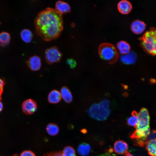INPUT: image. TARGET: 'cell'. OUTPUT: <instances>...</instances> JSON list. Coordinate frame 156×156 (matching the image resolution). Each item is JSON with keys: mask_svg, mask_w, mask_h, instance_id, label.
I'll return each instance as SVG.
<instances>
[{"mask_svg": "<svg viewBox=\"0 0 156 156\" xmlns=\"http://www.w3.org/2000/svg\"><path fill=\"white\" fill-rule=\"evenodd\" d=\"M62 97L60 92L56 90L51 91L48 96V102L51 104H56L61 100Z\"/></svg>", "mask_w": 156, "mask_h": 156, "instance_id": "14", "label": "cell"}, {"mask_svg": "<svg viewBox=\"0 0 156 156\" xmlns=\"http://www.w3.org/2000/svg\"><path fill=\"white\" fill-rule=\"evenodd\" d=\"M62 56V53L56 47L49 48L46 49L45 51V59L49 64L59 62Z\"/></svg>", "mask_w": 156, "mask_h": 156, "instance_id": "6", "label": "cell"}, {"mask_svg": "<svg viewBox=\"0 0 156 156\" xmlns=\"http://www.w3.org/2000/svg\"><path fill=\"white\" fill-rule=\"evenodd\" d=\"M114 149L115 153L119 155H124L128 152V146L125 142L120 140L115 142L114 144Z\"/></svg>", "mask_w": 156, "mask_h": 156, "instance_id": "8", "label": "cell"}, {"mask_svg": "<svg viewBox=\"0 0 156 156\" xmlns=\"http://www.w3.org/2000/svg\"><path fill=\"white\" fill-rule=\"evenodd\" d=\"M116 46L121 54L126 55L130 52V46L129 44L125 41L122 40L119 42L117 43Z\"/></svg>", "mask_w": 156, "mask_h": 156, "instance_id": "15", "label": "cell"}, {"mask_svg": "<svg viewBox=\"0 0 156 156\" xmlns=\"http://www.w3.org/2000/svg\"><path fill=\"white\" fill-rule=\"evenodd\" d=\"M146 25L143 21L137 20L132 23L131 29L134 33L138 34L143 32L146 28Z\"/></svg>", "mask_w": 156, "mask_h": 156, "instance_id": "11", "label": "cell"}, {"mask_svg": "<svg viewBox=\"0 0 156 156\" xmlns=\"http://www.w3.org/2000/svg\"><path fill=\"white\" fill-rule=\"evenodd\" d=\"M138 116L139 122L130 137L134 140L135 145L143 147L145 145L150 133V117L148 110L144 108L140 110Z\"/></svg>", "mask_w": 156, "mask_h": 156, "instance_id": "2", "label": "cell"}, {"mask_svg": "<svg viewBox=\"0 0 156 156\" xmlns=\"http://www.w3.org/2000/svg\"><path fill=\"white\" fill-rule=\"evenodd\" d=\"M140 44L147 53L156 55V27H151L139 38Z\"/></svg>", "mask_w": 156, "mask_h": 156, "instance_id": "4", "label": "cell"}, {"mask_svg": "<svg viewBox=\"0 0 156 156\" xmlns=\"http://www.w3.org/2000/svg\"><path fill=\"white\" fill-rule=\"evenodd\" d=\"M55 9L62 15L70 12L71 8L67 3L61 0H58L56 2Z\"/></svg>", "mask_w": 156, "mask_h": 156, "instance_id": "12", "label": "cell"}, {"mask_svg": "<svg viewBox=\"0 0 156 156\" xmlns=\"http://www.w3.org/2000/svg\"><path fill=\"white\" fill-rule=\"evenodd\" d=\"M3 105L2 103L0 100V113L2 111L3 108Z\"/></svg>", "mask_w": 156, "mask_h": 156, "instance_id": "28", "label": "cell"}, {"mask_svg": "<svg viewBox=\"0 0 156 156\" xmlns=\"http://www.w3.org/2000/svg\"><path fill=\"white\" fill-rule=\"evenodd\" d=\"M125 156H133L131 154L128 152Z\"/></svg>", "mask_w": 156, "mask_h": 156, "instance_id": "29", "label": "cell"}, {"mask_svg": "<svg viewBox=\"0 0 156 156\" xmlns=\"http://www.w3.org/2000/svg\"><path fill=\"white\" fill-rule=\"evenodd\" d=\"M139 120L138 113L134 111L132 113L131 116L128 118L127 123L129 125L135 128L138 123Z\"/></svg>", "mask_w": 156, "mask_h": 156, "instance_id": "21", "label": "cell"}, {"mask_svg": "<svg viewBox=\"0 0 156 156\" xmlns=\"http://www.w3.org/2000/svg\"><path fill=\"white\" fill-rule=\"evenodd\" d=\"M91 151V147L88 144L82 143L78 146L77 151L78 153L82 156H87L90 153Z\"/></svg>", "mask_w": 156, "mask_h": 156, "instance_id": "17", "label": "cell"}, {"mask_svg": "<svg viewBox=\"0 0 156 156\" xmlns=\"http://www.w3.org/2000/svg\"><path fill=\"white\" fill-rule=\"evenodd\" d=\"M21 39L24 42L29 43L30 42L33 38V34L30 30L27 29L23 30L21 32Z\"/></svg>", "mask_w": 156, "mask_h": 156, "instance_id": "20", "label": "cell"}, {"mask_svg": "<svg viewBox=\"0 0 156 156\" xmlns=\"http://www.w3.org/2000/svg\"><path fill=\"white\" fill-rule=\"evenodd\" d=\"M62 153L63 156H76L75 150L70 146L65 147Z\"/></svg>", "mask_w": 156, "mask_h": 156, "instance_id": "23", "label": "cell"}, {"mask_svg": "<svg viewBox=\"0 0 156 156\" xmlns=\"http://www.w3.org/2000/svg\"><path fill=\"white\" fill-rule=\"evenodd\" d=\"M60 94L62 97L67 103H70L72 101L73 96L70 90L66 86L63 87L61 89Z\"/></svg>", "mask_w": 156, "mask_h": 156, "instance_id": "16", "label": "cell"}, {"mask_svg": "<svg viewBox=\"0 0 156 156\" xmlns=\"http://www.w3.org/2000/svg\"><path fill=\"white\" fill-rule=\"evenodd\" d=\"M23 112L27 115L34 114L37 109V105L36 102L31 99H28L24 101L21 105Z\"/></svg>", "mask_w": 156, "mask_h": 156, "instance_id": "7", "label": "cell"}, {"mask_svg": "<svg viewBox=\"0 0 156 156\" xmlns=\"http://www.w3.org/2000/svg\"><path fill=\"white\" fill-rule=\"evenodd\" d=\"M110 112L109 102L107 99L93 104L88 111L91 118L100 121L106 120L109 116Z\"/></svg>", "mask_w": 156, "mask_h": 156, "instance_id": "3", "label": "cell"}, {"mask_svg": "<svg viewBox=\"0 0 156 156\" xmlns=\"http://www.w3.org/2000/svg\"><path fill=\"white\" fill-rule=\"evenodd\" d=\"M34 24L36 33L43 39L47 41L54 40L63 29L62 15L54 9L47 8L38 14Z\"/></svg>", "mask_w": 156, "mask_h": 156, "instance_id": "1", "label": "cell"}, {"mask_svg": "<svg viewBox=\"0 0 156 156\" xmlns=\"http://www.w3.org/2000/svg\"><path fill=\"white\" fill-rule=\"evenodd\" d=\"M27 63L28 67L31 70L36 71L39 70L41 67V59L39 56L35 55L29 58Z\"/></svg>", "mask_w": 156, "mask_h": 156, "instance_id": "9", "label": "cell"}, {"mask_svg": "<svg viewBox=\"0 0 156 156\" xmlns=\"http://www.w3.org/2000/svg\"><path fill=\"white\" fill-rule=\"evenodd\" d=\"M98 52L100 57L110 64L115 62L119 57V54L115 46L112 44L104 42L101 44Z\"/></svg>", "mask_w": 156, "mask_h": 156, "instance_id": "5", "label": "cell"}, {"mask_svg": "<svg viewBox=\"0 0 156 156\" xmlns=\"http://www.w3.org/2000/svg\"><path fill=\"white\" fill-rule=\"evenodd\" d=\"M117 8L120 13L123 14H127L131 11L132 6L129 1L127 0H122L118 3Z\"/></svg>", "mask_w": 156, "mask_h": 156, "instance_id": "10", "label": "cell"}, {"mask_svg": "<svg viewBox=\"0 0 156 156\" xmlns=\"http://www.w3.org/2000/svg\"><path fill=\"white\" fill-rule=\"evenodd\" d=\"M43 156H63L61 151H51L43 155Z\"/></svg>", "mask_w": 156, "mask_h": 156, "instance_id": "24", "label": "cell"}, {"mask_svg": "<svg viewBox=\"0 0 156 156\" xmlns=\"http://www.w3.org/2000/svg\"><path fill=\"white\" fill-rule=\"evenodd\" d=\"M136 56L134 53H129L121 57V61L123 63L129 64H134L135 62Z\"/></svg>", "mask_w": 156, "mask_h": 156, "instance_id": "18", "label": "cell"}, {"mask_svg": "<svg viewBox=\"0 0 156 156\" xmlns=\"http://www.w3.org/2000/svg\"><path fill=\"white\" fill-rule=\"evenodd\" d=\"M107 156H116V155H115L114 154H112L111 153Z\"/></svg>", "mask_w": 156, "mask_h": 156, "instance_id": "30", "label": "cell"}, {"mask_svg": "<svg viewBox=\"0 0 156 156\" xmlns=\"http://www.w3.org/2000/svg\"><path fill=\"white\" fill-rule=\"evenodd\" d=\"M46 129L48 134L51 136L57 135L59 131V127L54 123L48 124L46 126Z\"/></svg>", "mask_w": 156, "mask_h": 156, "instance_id": "19", "label": "cell"}, {"mask_svg": "<svg viewBox=\"0 0 156 156\" xmlns=\"http://www.w3.org/2000/svg\"><path fill=\"white\" fill-rule=\"evenodd\" d=\"M10 37L9 33L6 32H2L0 33V44L5 46L10 42Z\"/></svg>", "mask_w": 156, "mask_h": 156, "instance_id": "22", "label": "cell"}, {"mask_svg": "<svg viewBox=\"0 0 156 156\" xmlns=\"http://www.w3.org/2000/svg\"><path fill=\"white\" fill-rule=\"evenodd\" d=\"M20 156H36L35 154L32 151L30 150H25L23 151Z\"/></svg>", "mask_w": 156, "mask_h": 156, "instance_id": "25", "label": "cell"}, {"mask_svg": "<svg viewBox=\"0 0 156 156\" xmlns=\"http://www.w3.org/2000/svg\"><path fill=\"white\" fill-rule=\"evenodd\" d=\"M67 64L71 68H73L76 65V62L75 60L72 58L69 59L67 60Z\"/></svg>", "mask_w": 156, "mask_h": 156, "instance_id": "26", "label": "cell"}, {"mask_svg": "<svg viewBox=\"0 0 156 156\" xmlns=\"http://www.w3.org/2000/svg\"><path fill=\"white\" fill-rule=\"evenodd\" d=\"M4 84V81L0 78V100H1V96L3 92Z\"/></svg>", "mask_w": 156, "mask_h": 156, "instance_id": "27", "label": "cell"}, {"mask_svg": "<svg viewBox=\"0 0 156 156\" xmlns=\"http://www.w3.org/2000/svg\"><path fill=\"white\" fill-rule=\"evenodd\" d=\"M13 156H18V155L17 154H15Z\"/></svg>", "mask_w": 156, "mask_h": 156, "instance_id": "31", "label": "cell"}, {"mask_svg": "<svg viewBox=\"0 0 156 156\" xmlns=\"http://www.w3.org/2000/svg\"><path fill=\"white\" fill-rule=\"evenodd\" d=\"M145 146L150 156H156V138L147 140Z\"/></svg>", "mask_w": 156, "mask_h": 156, "instance_id": "13", "label": "cell"}]
</instances>
